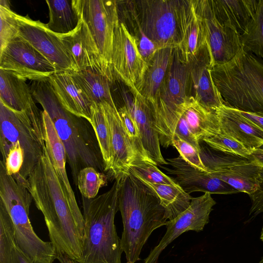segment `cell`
<instances>
[{"mask_svg": "<svg viewBox=\"0 0 263 263\" xmlns=\"http://www.w3.org/2000/svg\"><path fill=\"white\" fill-rule=\"evenodd\" d=\"M43 215L56 253L81 263L84 234L83 216L71 209L46 149L28 179L27 186Z\"/></svg>", "mask_w": 263, "mask_h": 263, "instance_id": "1", "label": "cell"}, {"mask_svg": "<svg viewBox=\"0 0 263 263\" xmlns=\"http://www.w3.org/2000/svg\"><path fill=\"white\" fill-rule=\"evenodd\" d=\"M30 88L34 99L51 119L64 145L74 184L77 185L78 174L85 167L104 171L101 153L91 124L62 106L48 79L32 81Z\"/></svg>", "mask_w": 263, "mask_h": 263, "instance_id": "2", "label": "cell"}, {"mask_svg": "<svg viewBox=\"0 0 263 263\" xmlns=\"http://www.w3.org/2000/svg\"><path fill=\"white\" fill-rule=\"evenodd\" d=\"M118 179V209L123 226L121 248L126 263H135L152 232L165 226L167 218L160 199L139 179L129 173Z\"/></svg>", "mask_w": 263, "mask_h": 263, "instance_id": "3", "label": "cell"}, {"mask_svg": "<svg viewBox=\"0 0 263 263\" xmlns=\"http://www.w3.org/2000/svg\"><path fill=\"white\" fill-rule=\"evenodd\" d=\"M120 181L94 198L82 196L84 234L81 263H121V238L115 224Z\"/></svg>", "mask_w": 263, "mask_h": 263, "instance_id": "4", "label": "cell"}, {"mask_svg": "<svg viewBox=\"0 0 263 263\" xmlns=\"http://www.w3.org/2000/svg\"><path fill=\"white\" fill-rule=\"evenodd\" d=\"M211 75L224 104L263 115V60L242 47L228 63L211 67Z\"/></svg>", "mask_w": 263, "mask_h": 263, "instance_id": "5", "label": "cell"}, {"mask_svg": "<svg viewBox=\"0 0 263 263\" xmlns=\"http://www.w3.org/2000/svg\"><path fill=\"white\" fill-rule=\"evenodd\" d=\"M188 65L178 47L173 50L164 79L155 103L151 105L155 130L160 143L164 147L172 146L175 134L186 138L189 130L178 108L188 96Z\"/></svg>", "mask_w": 263, "mask_h": 263, "instance_id": "6", "label": "cell"}, {"mask_svg": "<svg viewBox=\"0 0 263 263\" xmlns=\"http://www.w3.org/2000/svg\"><path fill=\"white\" fill-rule=\"evenodd\" d=\"M33 199L27 187L8 175L0 162V202L12 221L19 248L33 263H53L56 250L50 241L43 240L34 232L29 218Z\"/></svg>", "mask_w": 263, "mask_h": 263, "instance_id": "7", "label": "cell"}, {"mask_svg": "<svg viewBox=\"0 0 263 263\" xmlns=\"http://www.w3.org/2000/svg\"><path fill=\"white\" fill-rule=\"evenodd\" d=\"M19 142L24 162L15 179L27 186L28 179L46 149L42 111L17 112L0 102V149L4 161L10 148Z\"/></svg>", "mask_w": 263, "mask_h": 263, "instance_id": "8", "label": "cell"}, {"mask_svg": "<svg viewBox=\"0 0 263 263\" xmlns=\"http://www.w3.org/2000/svg\"><path fill=\"white\" fill-rule=\"evenodd\" d=\"M123 2L128 8V10L126 9L129 12V18L158 50L178 47L188 1L142 0Z\"/></svg>", "mask_w": 263, "mask_h": 263, "instance_id": "9", "label": "cell"}, {"mask_svg": "<svg viewBox=\"0 0 263 263\" xmlns=\"http://www.w3.org/2000/svg\"><path fill=\"white\" fill-rule=\"evenodd\" d=\"M73 3L86 23L102 56L112 68L114 32L119 23L116 1L73 0Z\"/></svg>", "mask_w": 263, "mask_h": 263, "instance_id": "10", "label": "cell"}, {"mask_svg": "<svg viewBox=\"0 0 263 263\" xmlns=\"http://www.w3.org/2000/svg\"><path fill=\"white\" fill-rule=\"evenodd\" d=\"M0 69L32 81L48 79L57 71L43 55L19 36L0 51Z\"/></svg>", "mask_w": 263, "mask_h": 263, "instance_id": "11", "label": "cell"}, {"mask_svg": "<svg viewBox=\"0 0 263 263\" xmlns=\"http://www.w3.org/2000/svg\"><path fill=\"white\" fill-rule=\"evenodd\" d=\"M147 66L136 38L126 25L119 22L115 30L111 56L114 77L125 84L132 93H136V87Z\"/></svg>", "mask_w": 263, "mask_h": 263, "instance_id": "12", "label": "cell"}, {"mask_svg": "<svg viewBox=\"0 0 263 263\" xmlns=\"http://www.w3.org/2000/svg\"><path fill=\"white\" fill-rule=\"evenodd\" d=\"M193 1L202 21L211 67L228 63L242 47L240 35L220 23L214 14L210 0Z\"/></svg>", "mask_w": 263, "mask_h": 263, "instance_id": "13", "label": "cell"}, {"mask_svg": "<svg viewBox=\"0 0 263 263\" xmlns=\"http://www.w3.org/2000/svg\"><path fill=\"white\" fill-rule=\"evenodd\" d=\"M216 203L209 193L193 198L186 210L174 219L167 221L165 234L151 251L143 263H157L161 252L183 233L189 231H202L209 223L210 213Z\"/></svg>", "mask_w": 263, "mask_h": 263, "instance_id": "14", "label": "cell"}, {"mask_svg": "<svg viewBox=\"0 0 263 263\" xmlns=\"http://www.w3.org/2000/svg\"><path fill=\"white\" fill-rule=\"evenodd\" d=\"M57 34L74 71L95 69L106 75L112 82L114 81L112 69L102 56L86 23L81 16L77 26L72 31Z\"/></svg>", "mask_w": 263, "mask_h": 263, "instance_id": "15", "label": "cell"}, {"mask_svg": "<svg viewBox=\"0 0 263 263\" xmlns=\"http://www.w3.org/2000/svg\"><path fill=\"white\" fill-rule=\"evenodd\" d=\"M18 34L43 55L57 70L74 71L57 34L45 24L18 15Z\"/></svg>", "mask_w": 263, "mask_h": 263, "instance_id": "16", "label": "cell"}, {"mask_svg": "<svg viewBox=\"0 0 263 263\" xmlns=\"http://www.w3.org/2000/svg\"><path fill=\"white\" fill-rule=\"evenodd\" d=\"M187 65L188 96L193 97L208 111L215 113L225 104L211 75V59L206 44Z\"/></svg>", "mask_w": 263, "mask_h": 263, "instance_id": "17", "label": "cell"}, {"mask_svg": "<svg viewBox=\"0 0 263 263\" xmlns=\"http://www.w3.org/2000/svg\"><path fill=\"white\" fill-rule=\"evenodd\" d=\"M134 97L122 90V96L138 127L142 145L156 165L168 164L161 152L159 136L155 130L152 107L149 102L140 93H132Z\"/></svg>", "mask_w": 263, "mask_h": 263, "instance_id": "18", "label": "cell"}, {"mask_svg": "<svg viewBox=\"0 0 263 263\" xmlns=\"http://www.w3.org/2000/svg\"><path fill=\"white\" fill-rule=\"evenodd\" d=\"M172 168L161 166L175 176V180L187 193L202 192L210 194H231L239 193L224 181L211 176L186 162L181 156L166 159Z\"/></svg>", "mask_w": 263, "mask_h": 263, "instance_id": "19", "label": "cell"}, {"mask_svg": "<svg viewBox=\"0 0 263 263\" xmlns=\"http://www.w3.org/2000/svg\"><path fill=\"white\" fill-rule=\"evenodd\" d=\"M101 104L109 124L111 135L112 162L108 174L116 180L129 174L131 165L139 160L125 130L117 106L107 102Z\"/></svg>", "mask_w": 263, "mask_h": 263, "instance_id": "20", "label": "cell"}, {"mask_svg": "<svg viewBox=\"0 0 263 263\" xmlns=\"http://www.w3.org/2000/svg\"><path fill=\"white\" fill-rule=\"evenodd\" d=\"M216 114L221 134L235 139L251 152L263 146V130L238 110L223 105Z\"/></svg>", "mask_w": 263, "mask_h": 263, "instance_id": "21", "label": "cell"}, {"mask_svg": "<svg viewBox=\"0 0 263 263\" xmlns=\"http://www.w3.org/2000/svg\"><path fill=\"white\" fill-rule=\"evenodd\" d=\"M42 120L46 150L65 197L73 211L78 215L83 216L68 180L66 169V154L64 145L51 119L44 110L42 111Z\"/></svg>", "mask_w": 263, "mask_h": 263, "instance_id": "22", "label": "cell"}, {"mask_svg": "<svg viewBox=\"0 0 263 263\" xmlns=\"http://www.w3.org/2000/svg\"><path fill=\"white\" fill-rule=\"evenodd\" d=\"M48 80L62 106L71 113L85 119L90 123L93 103L79 86L69 71L57 70Z\"/></svg>", "mask_w": 263, "mask_h": 263, "instance_id": "23", "label": "cell"}, {"mask_svg": "<svg viewBox=\"0 0 263 263\" xmlns=\"http://www.w3.org/2000/svg\"><path fill=\"white\" fill-rule=\"evenodd\" d=\"M206 167L211 176L229 184L239 192L249 196L258 189L263 167L253 159H246L229 165H210Z\"/></svg>", "mask_w": 263, "mask_h": 263, "instance_id": "24", "label": "cell"}, {"mask_svg": "<svg viewBox=\"0 0 263 263\" xmlns=\"http://www.w3.org/2000/svg\"><path fill=\"white\" fill-rule=\"evenodd\" d=\"M214 14L220 23L240 35L253 19L259 0H210Z\"/></svg>", "mask_w": 263, "mask_h": 263, "instance_id": "25", "label": "cell"}, {"mask_svg": "<svg viewBox=\"0 0 263 263\" xmlns=\"http://www.w3.org/2000/svg\"><path fill=\"white\" fill-rule=\"evenodd\" d=\"M0 102L17 112L39 109L26 80L0 69Z\"/></svg>", "mask_w": 263, "mask_h": 263, "instance_id": "26", "label": "cell"}, {"mask_svg": "<svg viewBox=\"0 0 263 263\" xmlns=\"http://www.w3.org/2000/svg\"><path fill=\"white\" fill-rule=\"evenodd\" d=\"M188 128L200 142L203 138L220 133L216 112L208 111L193 97H188L179 106Z\"/></svg>", "mask_w": 263, "mask_h": 263, "instance_id": "27", "label": "cell"}, {"mask_svg": "<svg viewBox=\"0 0 263 263\" xmlns=\"http://www.w3.org/2000/svg\"><path fill=\"white\" fill-rule=\"evenodd\" d=\"M206 45L203 26L194 1L187 5L181 38L178 49L186 63L195 59Z\"/></svg>", "mask_w": 263, "mask_h": 263, "instance_id": "28", "label": "cell"}, {"mask_svg": "<svg viewBox=\"0 0 263 263\" xmlns=\"http://www.w3.org/2000/svg\"><path fill=\"white\" fill-rule=\"evenodd\" d=\"M174 48L158 50L147 63L144 74L136 87L137 92L144 97L153 105L159 89L164 79Z\"/></svg>", "mask_w": 263, "mask_h": 263, "instance_id": "29", "label": "cell"}, {"mask_svg": "<svg viewBox=\"0 0 263 263\" xmlns=\"http://www.w3.org/2000/svg\"><path fill=\"white\" fill-rule=\"evenodd\" d=\"M69 72L93 104L107 102L116 105L111 91L112 81L102 72L88 68L80 71H69Z\"/></svg>", "mask_w": 263, "mask_h": 263, "instance_id": "30", "label": "cell"}, {"mask_svg": "<svg viewBox=\"0 0 263 263\" xmlns=\"http://www.w3.org/2000/svg\"><path fill=\"white\" fill-rule=\"evenodd\" d=\"M49 19L46 24L52 32L65 34L77 26L80 16L73 3V0H47Z\"/></svg>", "mask_w": 263, "mask_h": 263, "instance_id": "31", "label": "cell"}, {"mask_svg": "<svg viewBox=\"0 0 263 263\" xmlns=\"http://www.w3.org/2000/svg\"><path fill=\"white\" fill-rule=\"evenodd\" d=\"M140 180L160 199L161 205L165 210L168 220L174 219L190 206L193 197L179 185L155 184Z\"/></svg>", "mask_w": 263, "mask_h": 263, "instance_id": "32", "label": "cell"}, {"mask_svg": "<svg viewBox=\"0 0 263 263\" xmlns=\"http://www.w3.org/2000/svg\"><path fill=\"white\" fill-rule=\"evenodd\" d=\"M90 124L100 149L104 165V172L108 174L112 162L111 135L109 124L101 104H92Z\"/></svg>", "mask_w": 263, "mask_h": 263, "instance_id": "33", "label": "cell"}, {"mask_svg": "<svg viewBox=\"0 0 263 263\" xmlns=\"http://www.w3.org/2000/svg\"><path fill=\"white\" fill-rule=\"evenodd\" d=\"M240 39L245 50L263 60V0H259L255 14Z\"/></svg>", "mask_w": 263, "mask_h": 263, "instance_id": "34", "label": "cell"}, {"mask_svg": "<svg viewBox=\"0 0 263 263\" xmlns=\"http://www.w3.org/2000/svg\"><path fill=\"white\" fill-rule=\"evenodd\" d=\"M16 243L12 221L6 208L0 202V263H12Z\"/></svg>", "mask_w": 263, "mask_h": 263, "instance_id": "35", "label": "cell"}, {"mask_svg": "<svg viewBox=\"0 0 263 263\" xmlns=\"http://www.w3.org/2000/svg\"><path fill=\"white\" fill-rule=\"evenodd\" d=\"M107 184V177L93 167L82 168L78 176L77 186L82 196L94 198L100 189Z\"/></svg>", "mask_w": 263, "mask_h": 263, "instance_id": "36", "label": "cell"}, {"mask_svg": "<svg viewBox=\"0 0 263 263\" xmlns=\"http://www.w3.org/2000/svg\"><path fill=\"white\" fill-rule=\"evenodd\" d=\"M212 148L231 156L252 159V152L232 138L221 133L202 140Z\"/></svg>", "mask_w": 263, "mask_h": 263, "instance_id": "37", "label": "cell"}, {"mask_svg": "<svg viewBox=\"0 0 263 263\" xmlns=\"http://www.w3.org/2000/svg\"><path fill=\"white\" fill-rule=\"evenodd\" d=\"M129 172L137 178L152 183L178 185L174 179L163 173L153 163L135 161L131 165Z\"/></svg>", "mask_w": 263, "mask_h": 263, "instance_id": "38", "label": "cell"}, {"mask_svg": "<svg viewBox=\"0 0 263 263\" xmlns=\"http://www.w3.org/2000/svg\"><path fill=\"white\" fill-rule=\"evenodd\" d=\"M118 111L139 161H145L155 164L149 158L142 145L136 122L126 106L124 105L118 108Z\"/></svg>", "mask_w": 263, "mask_h": 263, "instance_id": "39", "label": "cell"}, {"mask_svg": "<svg viewBox=\"0 0 263 263\" xmlns=\"http://www.w3.org/2000/svg\"><path fill=\"white\" fill-rule=\"evenodd\" d=\"M18 14L0 5V51L18 34Z\"/></svg>", "mask_w": 263, "mask_h": 263, "instance_id": "40", "label": "cell"}, {"mask_svg": "<svg viewBox=\"0 0 263 263\" xmlns=\"http://www.w3.org/2000/svg\"><path fill=\"white\" fill-rule=\"evenodd\" d=\"M172 144L186 162L200 171L208 172V168L201 160L199 151L194 146L176 134L172 138Z\"/></svg>", "mask_w": 263, "mask_h": 263, "instance_id": "41", "label": "cell"}, {"mask_svg": "<svg viewBox=\"0 0 263 263\" xmlns=\"http://www.w3.org/2000/svg\"><path fill=\"white\" fill-rule=\"evenodd\" d=\"M24 152L19 142L9 150L5 160L3 161L7 174L16 179L19 176L24 162Z\"/></svg>", "mask_w": 263, "mask_h": 263, "instance_id": "42", "label": "cell"}, {"mask_svg": "<svg viewBox=\"0 0 263 263\" xmlns=\"http://www.w3.org/2000/svg\"><path fill=\"white\" fill-rule=\"evenodd\" d=\"M252 204L249 211L248 221L253 220L257 215L263 213V168L262 169L260 184L258 189L250 195Z\"/></svg>", "mask_w": 263, "mask_h": 263, "instance_id": "43", "label": "cell"}, {"mask_svg": "<svg viewBox=\"0 0 263 263\" xmlns=\"http://www.w3.org/2000/svg\"><path fill=\"white\" fill-rule=\"evenodd\" d=\"M12 263H33V262L19 248L16 243L14 246Z\"/></svg>", "mask_w": 263, "mask_h": 263, "instance_id": "44", "label": "cell"}, {"mask_svg": "<svg viewBox=\"0 0 263 263\" xmlns=\"http://www.w3.org/2000/svg\"><path fill=\"white\" fill-rule=\"evenodd\" d=\"M238 110V109H237ZM240 114L247 118L263 130V115L252 112H245L239 110Z\"/></svg>", "mask_w": 263, "mask_h": 263, "instance_id": "45", "label": "cell"}, {"mask_svg": "<svg viewBox=\"0 0 263 263\" xmlns=\"http://www.w3.org/2000/svg\"><path fill=\"white\" fill-rule=\"evenodd\" d=\"M251 157L263 167V146L252 152Z\"/></svg>", "mask_w": 263, "mask_h": 263, "instance_id": "46", "label": "cell"}, {"mask_svg": "<svg viewBox=\"0 0 263 263\" xmlns=\"http://www.w3.org/2000/svg\"><path fill=\"white\" fill-rule=\"evenodd\" d=\"M57 259H58L60 263H79L61 253H57Z\"/></svg>", "mask_w": 263, "mask_h": 263, "instance_id": "47", "label": "cell"}, {"mask_svg": "<svg viewBox=\"0 0 263 263\" xmlns=\"http://www.w3.org/2000/svg\"><path fill=\"white\" fill-rule=\"evenodd\" d=\"M260 239L263 242V224L260 232Z\"/></svg>", "mask_w": 263, "mask_h": 263, "instance_id": "48", "label": "cell"}, {"mask_svg": "<svg viewBox=\"0 0 263 263\" xmlns=\"http://www.w3.org/2000/svg\"><path fill=\"white\" fill-rule=\"evenodd\" d=\"M259 263H263V257H261Z\"/></svg>", "mask_w": 263, "mask_h": 263, "instance_id": "49", "label": "cell"}]
</instances>
